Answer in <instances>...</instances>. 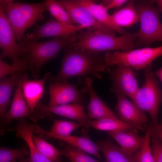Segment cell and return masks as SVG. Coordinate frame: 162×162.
<instances>
[{"label": "cell", "mask_w": 162, "mask_h": 162, "mask_svg": "<svg viewBox=\"0 0 162 162\" xmlns=\"http://www.w3.org/2000/svg\"><path fill=\"white\" fill-rule=\"evenodd\" d=\"M61 68L56 76L50 73L44 76L46 80L52 82L67 80L75 76L90 75L101 79L100 74L106 68L103 56L100 53L89 52L84 50L67 47L65 48Z\"/></svg>", "instance_id": "obj_1"}, {"label": "cell", "mask_w": 162, "mask_h": 162, "mask_svg": "<svg viewBox=\"0 0 162 162\" xmlns=\"http://www.w3.org/2000/svg\"><path fill=\"white\" fill-rule=\"evenodd\" d=\"M77 39L76 33L67 37H54L44 42L26 39L24 41L25 52L20 58L25 70L29 71L34 78L38 79L43 66L56 58L62 49L68 47Z\"/></svg>", "instance_id": "obj_2"}, {"label": "cell", "mask_w": 162, "mask_h": 162, "mask_svg": "<svg viewBox=\"0 0 162 162\" xmlns=\"http://www.w3.org/2000/svg\"><path fill=\"white\" fill-rule=\"evenodd\" d=\"M77 40L68 47L89 52L100 53L105 51L133 49L138 32L122 34L119 37L99 31L87 29L78 32Z\"/></svg>", "instance_id": "obj_3"}, {"label": "cell", "mask_w": 162, "mask_h": 162, "mask_svg": "<svg viewBox=\"0 0 162 162\" xmlns=\"http://www.w3.org/2000/svg\"><path fill=\"white\" fill-rule=\"evenodd\" d=\"M1 6L12 28L18 43L26 38V30L44 18L43 14L46 10L45 1L28 3L13 0H0Z\"/></svg>", "instance_id": "obj_4"}, {"label": "cell", "mask_w": 162, "mask_h": 162, "mask_svg": "<svg viewBox=\"0 0 162 162\" xmlns=\"http://www.w3.org/2000/svg\"><path fill=\"white\" fill-rule=\"evenodd\" d=\"M155 3L154 0L135 1L140 23L135 46H148L154 42L162 41V23L159 17L160 11Z\"/></svg>", "instance_id": "obj_5"}, {"label": "cell", "mask_w": 162, "mask_h": 162, "mask_svg": "<svg viewBox=\"0 0 162 162\" xmlns=\"http://www.w3.org/2000/svg\"><path fill=\"white\" fill-rule=\"evenodd\" d=\"M144 82L140 88L133 101L144 112H148L152 118V128L159 124L158 121L159 106L162 104V90L155 78L150 64L144 69Z\"/></svg>", "instance_id": "obj_6"}, {"label": "cell", "mask_w": 162, "mask_h": 162, "mask_svg": "<svg viewBox=\"0 0 162 162\" xmlns=\"http://www.w3.org/2000/svg\"><path fill=\"white\" fill-rule=\"evenodd\" d=\"M103 56L106 68L122 64L139 70L144 69L155 59L162 56V45L157 47H146L126 51L107 52Z\"/></svg>", "instance_id": "obj_7"}, {"label": "cell", "mask_w": 162, "mask_h": 162, "mask_svg": "<svg viewBox=\"0 0 162 162\" xmlns=\"http://www.w3.org/2000/svg\"><path fill=\"white\" fill-rule=\"evenodd\" d=\"M84 105L76 104L50 106L40 101L32 113L30 118L35 121L45 117L52 118V114H54L76 120L82 127L88 128L89 120L88 114L84 112Z\"/></svg>", "instance_id": "obj_8"}, {"label": "cell", "mask_w": 162, "mask_h": 162, "mask_svg": "<svg viewBox=\"0 0 162 162\" xmlns=\"http://www.w3.org/2000/svg\"><path fill=\"white\" fill-rule=\"evenodd\" d=\"M0 46L2 52L0 59L10 58L13 62L18 63L25 52L24 41L17 43L11 26L0 6Z\"/></svg>", "instance_id": "obj_9"}, {"label": "cell", "mask_w": 162, "mask_h": 162, "mask_svg": "<svg viewBox=\"0 0 162 162\" xmlns=\"http://www.w3.org/2000/svg\"><path fill=\"white\" fill-rule=\"evenodd\" d=\"M79 84H71L67 80L49 83L48 105L55 106L70 103L80 104L86 92L82 88L81 91L78 89Z\"/></svg>", "instance_id": "obj_10"}, {"label": "cell", "mask_w": 162, "mask_h": 162, "mask_svg": "<svg viewBox=\"0 0 162 162\" xmlns=\"http://www.w3.org/2000/svg\"><path fill=\"white\" fill-rule=\"evenodd\" d=\"M134 69L122 64H118L112 70L107 69L112 82V90L117 91L132 100L140 88Z\"/></svg>", "instance_id": "obj_11"}, {"label": "cell", "mask_w": 162, "mask_h": 162, "mask_svg": "<svg viewBox=\"0 0 162 162\" xmlns=\"http://www.w3.org/2000/svg\"><path fill=\"white\" fill-rule=\"evenodd\" d=\"M58 1L63 5L75 23L84 26L88 29L99 31L115 36L116 32L97 21L89 10L76 0Z\"/></svg>", "instance_id": "obj_12"}, {"label": "cell", "mask_w": 162, "mask_h": 162, "mask_svg": "<svg viewBox=\"0 0 162 162\" xmlns=\"http://www.w3.org/2000/svg\"><path fill=\"white\" fill-rule=\"evenodd\" d=\"M86 28L78 25H69L50 18L44 24L37 26L31 32L25 35L30 41H38L42 38L53 37L66 38Z\"/></svg>", "instance_id": "obj_13"}, {"label": "cell", "mask_w": 162, "mask_h": 162, "mask_svg": "<svg viewBox=\"0 0 162 162\" xmlns=\"http://www.w3.org/2000/svg\"><path fill=\"white\" fill-rule=\"evenodd\" d=\"M117 99L115 109L118 117L128 123L135 124L146 127L148 119L144 112L133 101L117 91L112 90Z\"/></svg>", "instance_id": "obj_14"}, {"label": "cell", "mask_w": 162, "mask_h": 162, "mask_svg": "<svg viewBox=\"0 0 162 162\" xmlns=\"http://www.w3.org/2000/svg\"><path fill=\"white\" fill-rule=\"evenodd\" d=\"M79 83L89 97L88 105L89 119L99 120L106 118L119 119L113 111L100 99L94 89L91 78L88 76L83 80L79 79Z\"/></svg>", "instance_id": "obj_15"}, {"label": "cell", "mask_w": 162, "mask_h": 162, "mask_svg": "<svg viewBox=\"0 0 162 162\" xmlns=\"http://www.w3.org/2000/svg\"><path fill=\"white\" fill-rule=\"evenodd\" d=\"M137 130L108 131L107 133L119 144L126 154L131 156L141 148L144 141V137L138 135Z\"/></svg>", "instance_id": "obj_16"}, {"label": "cell", "mask_w": 162, "mask_h": 162, "mask_svg": "<svg viewBox=\"0 0 162 162\" xmlns=\"http://www.w3.org/2000/svg\"><path fill=\"white\" fill-rule=\"evenodd\" d=\"M26 72L21 80L20 84L24 96L32 113L43 97L44 86L47 80L44 77L40 80H30Z\"/></svg>", "instance_id": "obj_17"}, {"label": "cell", "mask_w": 162, "mask_h": 162, "mask_svg": "<svg viewBox=\"0 0 162 162\" xmlns=\"http://www.w3.org/2000/svg\"><path fill=\"white\" fill-rule=\"evenodd\" d=\"M31 114L24 96L20 81L16 87L10 108L6 112L3 122L9 124L15 119H18L27 117L30 118Z\"/></svg>", "instance_id": "obj_18"}, {"label": "cell", "mask_w": 162, "mask_h": 162, "mask_svg": "<svg viewBox=\"0 0 162 162\" xmlns=\"http://www.w3.org/2000/svg\"><path fill=\"white\" fill-rule=\"evenodd\" d=\"M38 134L40 136L42 137L44 139H55L60 140L85 152L90 154L99 159H102L99 153L100 150L98 146L87 136L69 135L63 136L42 133Z\"/></svg>", "instance_id": "obj_19"}, {"label": "cell", "mask_w": 162, "mask_h": 162, "mask_svg": "<svg viewBox=\"0 0 162 162\" xmlns=\"http://www.w3.org/2000/svg\"><path fill=\"white\" fill-rule=\"evenodd\" d=\"M26 72L20 71L11 74L0 80V117L3 122L9 104L12 91L16 87Z\"/></svg>", "instance_id": "obj_20"}, {"label": "cell", "mask_w": 162, "mask_h": 162, "mask_svg": "<svg viewBox=\"0 0 162 162\" xmlns=\"http://www.w3.org/2000/svg\"><path fill=\"white\" fill-rule=\"evenodd\" d=\"M76 0L80 4L86 7L95 19L109 28L122 35L128 33L122 28L114 24L110 15L101 4H97L91 0Z\"/></svg>", "instance_id": "obj_21"}, {"label": "cell", "mask_w": 162, "mask_h": 162, "mask_svg": "<svg viewBox=\"0 0 162 162\" xmlns=\"http://www.w3.org/2000/svg\"><path fill=\"white\" fill-rule=\"evenodd\" d=\"M88 124V128L92 127L97 130L107 131L134 129L146 131L148 128L139 124L127 123L119 119L112 118H106L96 120H89Z\"/></svg>", "instance_id": "obj_22"}, {"label": "cell", "mask_w": 162, "mask_h": 162, "mask_svg": "<svg viewBox=\"0 0 162 162\" xmlns=\"http://www.w3.org/2000/svg\"><path fill=\"white\" fill-rule=\"evenodd\" d=\"M135 1H128L124 7L110 15L114 24L121 28L128 27L139 22V15L135 6Z\"/></svg>", "instance_id": "obj_23"}, {"label": "cell", "mask_w": 162, "mask_h": 162, "mask_svg": "<svg viewBox=\"0 0 162 162\" xmlns=\"http://www.w3.org/2000/svg\"><path fill=\"white\" fill-rule=\"evenodd\" d=\"M96 144L103 153L106 162H135L133 155H128L111 140H99Z\"/></svg>", "instance_id": "obj_24"}, {"label": "cell", "mask_w": 162, "mask_h": 162, "mask_svg": "<svg viewBox=\"0 0 162 162\" xmlns=\"http://www.w3.org/2000/svg\"><path fill=\"white\" fill-rule=\"evenodd\" d=\"M53 120V125L49 131L44 130L37 124H32L33 132L37 134L42 133L64 136L70 135L73 131L82 127L79 123L56 119Z\"/></svg>", "instance_id": "obj_25"}, {"label": "cell", "mask_w": 162, "mask_h": 162, "mask_svg": "<svg viewBox=\"0 0 162 162\" xmlns=\"http://www.w3.org/2000/svg\"><path fill=\"white\" fill-rule=\"evenodd\" d=\"M46 8L53 18L61 23L69 25L75 23L63 5L58 0H45Z\"/></svg>", "instance_id": "obj_26"}, {"label": "cell", "mask_w": 162, "mask_h": 162, "mask_svg": "<svg viewBox=\"0 0 162 162\" xmlns=\"http://www.w3.org/2000/svg\"><path fill=\"white\" fill-rule=\"evenodd\" d=\"M60 151L62 155L67 158L70 162H102L90 157L85 152L64 142Z\"/></svg>", "instance_id": "obj_27"}, {"label": "cell", "mask_w": 162, "mask_h": 162, "mask_svg": "<svg viewBox=\"0 0 162 162\" xmlns=\"http://www.w3.org/2000/svg\"><path fill=\"white\" fill-rule=\"evenodd\" d=\"M152 128L151 124L146 131L142 147L133 155L135 162H154L151 149Z\"/></svg>", "instance_id": "obj_28"}, {"label": "cell", "mask_w": 162, "mask_h": 162, "mask_svg": "<svg viewBox=\"0 0 162 162\" xmlns=\"http://www.w3.org/2000/svg\"><path fill=\"white\" fill-rule=\"evenodd\" d=\"M32 140L38 150L49 159L56 160L62 155L60 150L40 136H37L33 134Z\"/></svg>", "instance_id": "obj_29"}, {"label": "cell", "mask_w": 162, "mask_h": 162, "mask_svg": "<svg viewBox=\"0 0 162 162\" xmlns=\"http://www.w3.org/2000/svg\"><path fill=\"white\" fill-rule=\"evenodd\" d=\"M30 154L28 146L17 149H11L1 147L0 162H16V160L25 157Z\"/></svg>", "instance_id": "obj_30"}, {"label": "cell", "mask_w": 162, "mask_h": 162, "mask_svg": "<svg viewBox=\"0 0 162 162\" xmlns=\"http://www.w3.org/2000/svg\"><path fill=\"white\" fill-rule=\"evenodd\" d=\"M20 71L26 72L21 61L18 63H12L9 65L0 59V79L5 78L8 75Z\"/></svg>", "instance_id": "obj_31"}, {"label": "cell", "mask_w": 162, "mask_h": 162, "mask_svg": "<svg viewBox=\"0 0 162 162\" xmlns=\"http://www.w3.org/2000/svg\"><path fill=\"white\" fill-rule=\"evenodd\" d=\"M29 150L31 162H62L61 156L56 160H52L43 155L34 145L30 146Z\"/></svg>", "instance_id": "obj_32"}, {"label": "cell", "mask_w": 162, "mask_h": 162, "mask_svg": "<svg viewBox=\"0 0 162 162\" xmlns=\"http://www.w3.org/2000/svg\"><path fill=\"white\" fill-rule=\"evenodd\" d=\"M151 149L154 162H162V141L151 136Z\"/></svg>", "instance_id": "obj_33"}, {"label": "cell", "mask_w": 162, "mask_h": 162, "mask_svg": "<svg viewBox=\"0 0 162 162\" xmlns=\"http://www.w3.org/2000/svg\"><path fill=\"white\" fill-rule=\"evenodd\" d=\"M127 0H105L100 3L107 10L114 8H120L128 2Z\"/></svg>", "instance_id": "obj_34"}, {"label": "cell", "mask_w": 162, "mask_h": 162, "mask_svg": "<svg viewBox=\"0 0 162 162\" xmlns=\"http://www.w3.org/2000/svg\"><path fill=\"white\" fill-rule=\"evenodd\" d=\"M151 136L157 138L162 141V130H152Z\"/></svg>", "instance_id": "obj_35"}, {"label": "cell", "mask_w": 162, "mask_h": 162, "mask_svg": "<svg viewBox=\"0 0 162 162\" xmlns=\"http://www.w3.org/2000/svg\"><path fill=\"white\" fill-rule=\"evenodd\" d=\"M155 75L157 76L162 82V67L154 72Z\"/></svg>", "instance_id": "obj_36"}, {"label": "cell", "mask_w": 162, "mask_h": 162, "mask_svg": "<svg viewBox=\"0 0 162 162\" xmlns=\"http://www.w3.org/2000/svg\"><path fill=\"white\" fill-rule=\"evenodd\" d=\"M152 130H162V123L160 124H159L156 127L152 128Z\"/></svg>", "instance_id": "obj_37"}, {"label": "cell", "mask_w": 162, "mask_h": 162, "mask_svg": "<svg viewBox=\"0 0 162 162\" xmlns=\"http://www.w3.org/2000/svg\"><path fill=\"white\" fill-rule=\"evenodd\" d=\"M31 162L29 158H24L19 159L18 162Z\"/></svg>", "instance_id": "obj_38"}]
</instances>
